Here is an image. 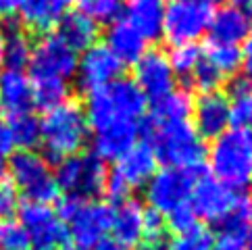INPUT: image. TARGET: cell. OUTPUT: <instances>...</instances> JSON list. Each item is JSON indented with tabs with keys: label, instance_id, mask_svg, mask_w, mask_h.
Listing matches in <instances>:
<instances>
[{
	"label": "cell",
	"instance_id": "33",
	"mask_svg": "<svg viewBox=\"0 0 252 250\" xmlns=\"http://www.w3.org/2000/svg\"><path fill=\"white\" fill-rule=\"evenodd\" d=\"M169 59V65L173 69V73L184 77V79H190L192 73L196 71V67L200 65L202 61V50L196 46V44H186V46H173L171 52L167 55Z\"/></svg>",
	"mask_w": 252,
	"mask_h": 250
},
{
	"label": "cell",
	"instance_id": "51",
	"mask_svg": "<svg viewBox=\"0 0 252 250\" xmlns=\"http://www.w3.org/2000/svg\"><path fill=\"white\" fill-rule=\"evenodd\" d=\"M248 0H229V4H236V6H246Z\"/></svg>",
	"mask_w": 252,
	"mask_h": 250
},
{
	"label": "cell",
	"instance_id": "7",
	"mask_svg": "<svg viewBox=\"0 0 252 250\" xmlns=\"http://www.w3.org/2000/svg\"><path fill=\"white\" fill-rule=\"evenodd\" d=\"M11 177L15 188L30 202L50 204L59 198V186L55 180V171L50 169L46 156L35 150H19L11 156Z\"/></svg>",
	"mask_w": 252,
	"mask_h": 250
},
{
	"label": "cell",
	"instance_id": "42",
	"mask_svg": "<svg viewBox=\"0 0 252 250\" xmlns=\"http://www.w3.org/2000/svg\"><path fill=\"white\" fill-rule=\"evenodd\" d=\"M133 250H167V242L163 238H144L133 246Z\"/></svg>",
	"mask_w": 252,
	"mask_h": 250
},
{
	"label": "cell",
	"instance_id": "40",
	"mask_svg": "<svg viewBox=\"0 0 252 250\" xmlns=\"http://www.w3.org/2000/svg\"><path fill=\"white\" fill-rule=\"evenodd\" d=\"M13 138H11V129H8V123L0 117V158H4L6 155L13 153Z\"/></svg>",
	"mask_w": 252,
	"mask_h": 250
},
{
	"label": "cell",
	"instance_id": "53",
	"mask_svg": "<svg viewBox=\"0 0 252 250\" xmlns=\"http://www.w3.org/2000/svg\"><path fill=\"white\" fill-rule=\"evenodd\" d=\"M59 250H77V248H73V246H69V244H67V246H63V248H59Z\"/></svg>",
	"mask_w": 252,
	"mask_h": 250
},
{
	"label": "cell",
	"instance_id": "26",
	"mask_svg": "<svg viewBox=\"0 0 252 250\" xmlns=\"http://www.w3.org/2000/svg\"><path fill=\"white\" fill-rule=\"evenodd\" d=\"M192 115V98L186 90H171L152 100V121H186Z\"/></svg>",
	"mask_w": 252,
	"mask_h": 250
},
{
	"label": "cell",
	"instance_id": "5",
	"mask_svg": "<svg viewBox=\"0 0 252 250\" xmlns=\"http://www.w3.org/2000/svg\"><path fill=\"white\" fill-rule=\"evenodd\" d=\"M111 207L100 200H88L79 196H63L57 215L67 225L69 238L77 250H90L111 229Z\"/></svg>",
	"mask_w": 252,
	"mask_h": 250
},
{
	"label": "cell",
	"instance_id": "36",
	"mask_svg": "<svg viewBox=\"0 0 252 250\" xmlns=\"http://www.w3.org/2000/svg\"><path fill=\"white\" fill-rule=\"evenodd\" d=\"M21 209V194L13 182L0 180V221L15 217Z\"/></svg>",
	"mask_w": 252,
	"mask_h": 250
},
{
	"label": "cell",
	"instance_id": "14",
	"mask_svg": "<svg viewBox=\"0 0 252 250\" xmlns=\"http://www.w3.org/2000/svg\"><path fill=\"white\" fill-rule=\"evenodd\" d=\"M123 65L115 59V55L104 46V44H94L88 50H84L82 57H77V84L79 88L90 94L96 90L111 86L121 77Z\"/></svg>",
	"mask_w": 252,
	"mask_h": 250
},
{
	"label": "cell",
	"instance_id": "21",
	"mask_svg": "<svg viewBox=\"0 0 252 250\" xmlns=\"http://www.w3.org/2000/svg\"><path fill=\"white\" fill-rule=\"evenodd\" d=\"M165 0H127L123 6L125 21L146 42L160 38L165 17Z\"/></svg>",
	"mask_w": 252,
	"mask_h": 250
},
{
	"label": "cell",
	"instance_id": "4",
	"mask_svg": "<svg viewBox=\"0 0 252 250\" xmlns=\"http://www.w3.org/2000/svg\"><path fill=\"white\" fill-rule=\"evenodd\" d=\"M209 167L215 180L240 190L252 184V129L231 127L213 140Z\"/></svg>",
	"mask_w": 252,
	"mask_h": 250
},
{
	"label": "cell",
	"instance_id": "2",
	"mask_svg": "<svg viewBox=\"0 0 252 250\" xmlns=\"http://www.w3.org/2000/svg\"><path fill=\"white\" fill-rule=\"evenodd\" d=\"M148 98L131 79H117L102 90L90 92L86 98V121L92 131H100L119 123H140L146 113Z\"/></svg>",
	"mask_w": 252,
	"mask_h": 250
},
{
	"label": "cell",
	"instance_id": "11",
	"mask_svg": "<svg viewBox=\"0 0 252 250\" xmlns=\"http://www.w3.org/2000/svg\"><path fill=\"white\" fill-rule=\"evenodd\" d=\"M213 8L211 4L194 2H169L163 17V38L169 46H186L196 44L204 33H209Z\"/></svg>",
	"mask_w": 252,
	"mask_h": 250
},
{
	"label": "cell",
	"instance_id": "1",
	"mask_svg": "<svg viewBox=\"0 0 252 250\" xmlns=\"http://www.w3.org/2000/svg\"><path fill=\"white\" fill-rule=\"evenodd\" d=\"M146 144L158 163L173 169H202L206 160L204 140L198 136L190 119L186 121H152L144 125Z\"/></svg>",
	"mask_w": 252,
	"mask_h": 250
},
{
	"label": "cell",
	"instance_id": "3",
	"mask_svg": "<svg viewBox=\"0 0 252 250\" xmlns=\"http://www.w3.org/2000/svg\"><path fill=\"white\" fill-rule=\"evenodd\" d=\"M90 127L86 121L84 106L69 100L46 111L40 121V144L50 160H59L79 155L88 144Z\"/></svg>",
	"mask_w": 252,
	"mask_h": 250
},
{
	"label": "cell",
	"instance_id": "47",
	"mask_svg": "<svg viewBox=\"0 0 252 250\" xmlns=\"http://www.w3.org/2000/svg\"><path fill=\"white\" fill-rule=\"evenodd\" d=\"M244 50H246V55H248V57H252V28H250V31H248V35H246V40H244Z\"/></svg>",
	"mask_w": 252,
	"mask_h": 250
},
{
	"label": "cell",
	"instance_id": "19",
	"mask_svg": "<svg viewBox=\"0 0 252 250\" xmlns=\"http://www.w3.org/2000/svg\"><path fill=\"white\" fill-rule=\"evenodd\" d=\"M111 238L123 248H133L144 238V207L136 198H125L111 211Z\"/></svg>",
	"mask_w": 252,
	"mask_h": 250
},
{
	"label": "cell",
	"instance_id": "17",
	"mask_svg": "<svg viewBox=\"0 0 252 250\" xmlns=\"http://www.w3.org/2000/svg\"><path fill=\"white\" fill-rule=\"evenodd\" d=\"M33 109V86L23 71L4 69L0 73V111L8 119L32 113Z\"/></svg>",
	"mask_w": 252,
	"mask_h": 250
},
{
	"label": "cell",
	"instance_id": "9",
	"mask_svg": "<svg viewBox=\"0 0 252 250\" xmlns=\"http://www.w3.org/2000/svg\"><path fill=\"white\" fill-rule=\"evenodd\" d=\"M188 202H190V207L196 213L198 219L223 225L240 209H244L248 200L244 196H240L238 190L225 186L223 182L215 180V177L200 175L192 188V194Z\"/></svg>",
	"mask_w": 252,
	"mask_h": 250
},
{
	"label": "cell",
	"instance_id": "31",
	"mask_svg": "<svg viewBox=\"0 0 252 250\" xmlns=\"http://www.w3.org/2000/svg\"><path fill=\"white\" fill-rule=\"evenodd\" d=\"M32 57V40L23 30L6 31V44H4V62L6 69L23 71V67L30 65Z\"/></svg>",
	"mask_w": 252,
	"mask_h": 250
},
{
	"label": "cell",
	"instance_id": "54",
	"mask_svg": "<svg viewBox=\"0 0 252 250\" xmlns=\"http://www.w3.org/2000/svg\"><path fill=\"white\" fill-rule=\"evenodd\" d=\"M25 250H30V248H25Z\"/></svg>",
	"mask_w": 252,
	"mask_h": 250
},
{
	"label": "cell",
	"instance_id": "13",
	"mask_svg": "<svg viewBox=\"0 0 252 250\" xmlns=\"http://www.w3.org/2000/svg\"><path fill=\"white\" fill-rule=\"evenodd\" d=\"M30 71L32 79L35 77H55L69 82L75 77L77 71V52L71 50L57 33H42L32 44L30 57Z\"/></svg>",
	"mask_w": 252,
	"mask_h": 250
},
{
	"label": "cell",
	"instance_id": "29",
	"mask_svg": "<svg viewBox=\"0 0 252 250\" xmlns=\"http://www.w3.org/2000/svg\"><path fill=\"white\" fill-rule=\"evenodd\" d=\"M32 86H33V104L44 111H50L63 102H67L71 94L69 82L55 77H35L32 79Z\"/></svg>",
	"mask_w": 252,
	"mask_h": 250
},
{
	"label": "cell",
	"instance_id": "35",
	"mask_svg": "<svg viewBox=\"0 0 252 250\" xmlns=\"http://www.w3.org/2000/svg\"><path fill=\"white\" fill-rule=\"evenodd\" d=\"M165 223H167V229H171L177 236V234H184V231H190L200 221H198L196 213L192 211L190 202H186V204H179V207L173 209L171 213H167V215H165Z\"/></svg>",
	"mask_w": 252,
	"mask_h": 250
},
{
	"label": "cell",
	"instance_id": "6",
	"mask_svg": "<svg viewBox=\"0 0 252 250\" xmlns=\"http://www.w3.org/2000/svg\"><path fill=\"white\" fill-rule=\"evenodd\" d=\"M158 160L146 142L133 144L127 153L115 160L113 171L106 175L104 192L115 202L129 198L131 190H138L148 184V180L157 173Z\"/></svg>",
	"mask_w": 252,
	"mask_h": 250
},
{
	"label": "cell",
	"instance_id": "23",
	"mask_svg": "<svg viewBox=\"0 0 252 250\" xmlns=\"http://www.w3.org/2000/svg\"><path fill=\"white\" fill-rule=\"evenodd\" d=\"M73 0H21L19 17L30 31L48 33L57 28L61 17L67 13V6Z\"/></svg>",
	"mask_w": 252,
	"mask_h": 250
},
{
	"label": "cell",
	"instance_id": "34",
	"mask_svg": "<svg viewBox=\"0 0 252 250\" xmlns=\"http://www.w3.org/2000/svg\"><path fill=\"white\" fill-rule=\"evenodd\" d=\"M213 248V231L198 223L196 227L184 234L173 236V240L167 244V250H211Z\"/></svg>",
	"mask_w": 252,
	"mask_h": 250
},
{
	"label": "cell",
	"instance_id": "18",
	"mask_svg": "<svg viewBox=\"0 0 252 250\" xmlns=\"http://www.w3.org/2000/svg\"><path fill=\"white\" fill-rule=\"evenodd\" d=\"M250 28H252V17L246 11V6L225 4V6H219L217 11H213L209 33L213 42L240 46V42L246 40Z\"/></svg>",
	"mask_w": 252,
	"mask_h": 250
},
{
	"label": "cell",
	"instance_id": "44",
	"mask_svg": "<svg viewBox=\"0 0 252 250\" xmlns=\"http://www.w3.org/2000/svg\"><path fill=\"white\" fill-rule=\"evenodd\" d=\"M244 240H246V250H252V202L248 209V217H246V229H244Z\"/></svg>",
	"mask_w": 252,
	"mask_h": 250
},
{
	"label": "cell",
	"instance_id": "22",
	"mask_svg": "<svg viewBox=\"0 0 252 250\" xmlns=\"http://www.w3.org/2000/svg\"><path fill=\"white\" fill-rule=\"evenodd\" d=\"M146 40L131 28L125 19H117L109 25L104 46L109 48L121 65H133L144 52H146Z\"/></svg>",
	"mask_w": 252,
	"mask_h": 250
},
{
	"label": "cell",
	"instance_id": "15",
	"mask_svg": "<svg viewBox=\"0 0 252 250\" xmlns=\"http://www.w3.org/2000/svg\"><path fill=\"white\" fill-rule=\"evenodd\" d=\"M133 84L140 88V92L157 100L175 88V73L169 65V59L163 50L146 48V52L133 62Z\"/></svg>",
	"mask_w": 252,
	"mask_h": 250
},
{
	"label": "cell",
	"instance_id": "24",
	"mask_svg": "<svg viewBox=\"0 0 252 250\" xmlns=\"http://www.w3.org/2000/svg\"><path fill=\"white\" fill-rule=\"evenodd\" d=\"M55 33L71 50L84 52L90 46H94L98 40V23H94L90 17L79 11H69L61 17Z\"/></svg>",
	"mask_w": 252,
	"mask_h": 250
},
{
	"label": "cell",
	"instance_id": "49",
	"mask_svg": "<svg viewBox=\"0 0 252 250\" xmlns=\"http://www.w3.org/2000/svg\"><path fill=\"white\" fill-rule=\"evenodd\" d=\"M4 229H6V223L0 221V250H2V242H4Z\"/></svg>",
	"mask_w": 252,
	"mask_h": 250
},
{
	"label": "cell",
	"instance_id": "20",
	"mask_svg": "<svg viewBox=\"0 0 252 250\" xmlns=\"http://www.w3.org/2000/svg\"><path fill=\"white\" fill-rule=\"evenodd\" d=\"M140 123H119L111 125L100 131H94L92 136V155L100 160H117L121 155L138 144Z\"/></svg>",
	"mask_w": 252,
	"mask_h": 250
},
{
	"label": "cell",
	"instance_id": "43",
	"mask_svg": "<svg viewBox=\"0 0 252 250\" xmlns=\"http://www.w3.org/2000/svg\"><path fill=\"white\" fill-rule=\"evenodd\" d=\"M90 250H127V248H123L115 238L104 236L102 240H98V242H96L92 248H90Z\"/></svg>",
	"mask_w": 252,
	"mask_h": 250
},
{
	"label": "cell",
	"instance_id": "27",
	"mask_svg": "<svg viewBox=\"0 0 252 250\" xmlns=\"http://www.w3.org/2000/svg\"><path fill=\"white\" fill-rule=\"evenodd\" d=\"M202 50V61L206 65H211L217 73H221L223 77L233 75L236 71L242 69V48L236 44H223V42H209Z\"/></svg>",
	"mask_w": 252,
	"mask_h": 250
},
{
	"label": "cell",
	"instance_id": "50",
	"mask_svg": "<svg viewBox=\"0 0 252 250\" xmlns=\"http://www.w3.org/2000/svg\"><path fill=\"white\" fill-rule=\"evenodd\" d=\"M4 171H6V165H4V158H0V180H4Z\"/></svg>",
	"mask_w": 252,
	"mask_h": 250
},
{
	"label": "cell",
	"instance_id": "30",
	"mask_svg": "<svg viewBox=\"0 0 252 250\" xmlns=\"http://www.w3.org/2000/svg\"><path fill=\"white\" fill-rule=\"evenodd\" d=\"M13 138V146L19 150H35L40 146V119L32 113L13 117L8 123Z\"/></svg>",
	"mask_w": 252,
	"mask_h": 250
},
{
	"label": "cell",
	"instance_id": "52",
	"mask_svg": "<svg viewBox=\"0 0 252 250\" xmlns=\"http://www.w3.org/2000/svg\"><path fill=\"white\" fill-rule=\"evenodd\" d=\"M246 6H248V8H246V11H248V13L252 15V0H248V2H246Z\"/></svg>",
	"mask_w": 252,
	"mask_h": 250
},
{
	"label": "cell",
	"instance_id": "16",
	"mask_svg": "<svg viewBox=\"0 0 252 250\" xmlns=\"http://www.w3.org/2000/svg\"><path fill=\"white\" fill-rule=\"evenodd\" d=\"M192 115H194V129L202 140L219 138L231 125L227 94H223L221 90L200 92V96L192 102Z\"/></svg>",
	"mask_w": 252,
	"mask_h": 250
},
{
	"label": "cell",
	"instance_id": "45",
	"mask_svg": "<svg viewBox=\"0 0 252 250\" xmlns=\"http://www.w3.org/2000/svg\"><path fill=\"white\" fill-rule=\"evenodd\" d=\"M242 77L252 84V57H248L246 61H242Z\"/></svg>",
	"mask_w": 252,
	"mask_h": 250
},
{
	"label": "cell",
	"instance_id": "41",
	"mask_svg": "<svg viewBox=\"0 0 252 250\" xmlns=\"http://www.w3.org/2000/svg\"><path fill=\"white\" fill-rule=\"evenodd\" d=\"M21 0H0V19H13L19 13Z\"/></svg>",
	"mask_w": 252,
	"mask_h": 250
},
{
	"label": "cell",
	"instance_id": "46",
	"mask_svg": "<svg viewBox=\"0 0 252 250\" xmlns=\"http://www.w3.org/2000/svg\"><path fill=\"white\" fill-rule=\"evenodd\" d=\"M4 44H6V30H4V25L0 23V67H2V62H4Z\"/></svg>",
	"mask_w": 252,
	"mask_h": 250
},
{
	"label": "cell",
	"instance_id": "37",
	"mask_svg": "<svg viewBox=\"0 0 252 250\" xmlns=\"http://www.w3.org/2000/svg\"><path fill=\"white\" fill-rule=\"evenodd\" d=\"M223 75L217 73L211 65H206L204 61H200V65L196 67V71L192 73L190 77V82L198 88L200 92H215V90H219V86L223 84Z\"/></svg>",
	"mask_w": 252,
	"mask_h": 250
},
{
	"label": "cell",
	"instance_id": "8",
	"mask_svg": "<svg viewBox=\"0 0 252 250\" xmlns=\"http://www.w3.org/2000/svg\"><path fill=\"white\" fill-rule=\"evenodd\" d=\"M106 175L109 171H106L104 160L94 156L92 153H79L59 160L55 180L59 190L90 200L104 192Z\"/></svg>",
	"mask_w": 252,
	"mask_h": 250
},
{
	"label": "cell",
	"instance_id": "28",
	"mask_svg": "<svg viewBox=\"0 0 252 250\" xmlns=\"http://www.w3.org/2000/svg\"><path fill=\"white\" fill-rule=\"evenodd\" d=\"M248 209H250V202H246L244 209H240L231 219H227L223 223L219 234L213 236V248L211 250H246L244 229H246Z\"/></svg>",
	"mask_w": 252,
	"mask_h": 250
},
{
	"label": "cell",
	"instance_id": "12",
	"mask_svg": "<svg viewBox=\"0 0 252 250\" xmlns=\"http://www.w3.org/2000/svg\"><path fill=\"white\" fill-rule=\"evenodd\" d=\"M19 225L33 250H59L69 242L67 225L50 204H23L19 209Z\"/></svg>",
	"mask_w": 252,
	"mask_h": 250
},
{
	"label": "cell",
	"instance_id": "25",
	"mask_svg": "<svg viewBox=\"0 0 252 250\" xmlns=\"http://www.w3.org/2000/svg\"><path fill=\"white\" fill-rule=\"evenodd\" d=\"M229 102V121L233 127L252 129V84L244 77L233 79L227 92Z\"/></svg>",
	"mask_w": 252,
	"mask_h": 250
},
{
	"label": "cell",
	"instance_id": "38",
	"mask_svg": "<svg viewBox=\"0 0 252 250\" xmlns=\"http://www.w3.org/2000/svg\"><path fill=\"white\" fill-rule=\"evenodd\" d=\"M165 229V215H160L155 209H144V238H163Z\"/></svg>",
	"mask_w": 252,
	"mask_h": 250
},
{
	"label": "cell",
	"instance_id": "10",
	"mask_svg": "<svg viewBox=\"0 0 252 250\" xmlns=\"http://www.w3.org/2000/svg\"><path fill=\"white\" fill-rule=\"evenodd\" d=\"M202 175V169H157V173L150 177L148 184L144 186L146 190V202L148 209L158 211L160 215H167L179 204H186L190 200L192 188Z\"/></svg>",
	"mask_w": 252,
	"mask_h": 250
},
{
	"label": "cell",
	"instance_id": "39",
	"mask_svg": "<svg viewBox=\"0 0 252 250\" xmlns=\"http://www.w3.org/2000/svg\"><path fill=\"white\" fill-rule=\"evenodd\" d=\"M25 248H30V242H28V236H25L23 227L19 223H6L2 250H25Z\"/></svg>",
	"mask_w": 252,
	"mask_h": 250
},
{
	"label": "cell",
	"instance_id": "48",
	"mask_svg": "<svg viewBox=\"0 0 252 250\" xmlns=\"http://www.w3.org/2000/svg\"><path fill=\"white\" fill-rule=\"evenodd\" d=\"M171 2H194V4H211L213 0H171Z\"/></svg>",
	"mask_w": 252,
	"mask_h": 250
},
{
	"label": "cell",
	"instance_id": "32",
	"mask_svg": "<svg viewBox=\"0 0 252 250\" xmlns=\"http://www.w3.org/2000/svg\"><path fill=\"white\" fill-rule=\"evenodd\" d=\"M77 11L90 17L94 23H113L119 19V15L123 13L125 0H75Z\"/></svg>",
	"mask_w": 252,
	"mask_h": 250
}]
</instances>
